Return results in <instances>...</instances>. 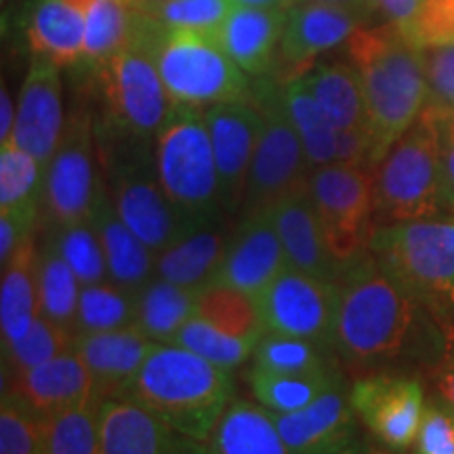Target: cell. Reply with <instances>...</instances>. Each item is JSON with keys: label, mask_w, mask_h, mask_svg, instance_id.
Returning <instances> with one entry per match:
<instances>
[{"label": "cell", "mask_w": 454, "mask_h": 454, "mask_svg": "<svg viewBox=\"0 0 454 454\" xmlns=\"http://www.w3.org/2000/svg\"><path fill=\"white\" fill-rule=\"evenodd\" d=\"M36 236H32L3 268L0 282V339L3 348L24 339L38 317Z\"/></svg>", "instance_id": "83f0119b"}, {"label": "cell", "mask_w": 454, "mask_h": 454, "mask_svg": "<svg viewBox=\"0 0 454 454\" xmlns=\"http://www.w3.org/2000/svg\"><path fill=\"white\" fill-rule=\"evenodd\" d=\"M366 454H397V452L385 450V448H377V446H366Z\"/></svg>", "instance_id": "91938a15"}, {"label": "cell", "mask_w": 454, "mask_h": 454, "mask_svg": "<svg viewBox=\"0 0 454 454\" xmlns=\"http://www.w3.org/2000/svg\"><path fill=\"white\" fill-rule=\"evenodd\" d=\"M431 381L435 383V394H440L454 408V349L446 356L438 371L431 374Z\"/></svg>", "instance_id": "db71d44e"}, {"label": "cell", "mask_w": 454, "mask_h": 454, "mask_svg": "<svg viewBox=\"0 0 454 454\" xmlns=\"http://www.w3.org/2000/svg\"><path fill=\"white\" fill-rule=\"evenodd\" d=\"M144 27L158 74L175 106L208 110L225 101L251 99L253 78L211 34L162 30L147 17Z\"/></svg>", "instance_id": "8992f818"}, {"label": "cell", "mask_w": 454, "mask_h": 454, "mask_svg": "<svg viewBox=\"0 0 454 454\" xmlns=\"http://www.w3.org/2000/svg\"><path fill=\"white\" fill-rule=\"evenodd\" d=\"M308 190L328 253L348 271L371 253L374 223L372 168L331 162L311 168Z\"/></svg>", "instance_id": "7c38bea8"}, {"label": "cell", "mask_w": 454, "mask_h": 454, "mask_svg": "<svg viewBox=\"0 0 454 454\" xmlns=\"http://www.w3.org/2000/svg\"><path fill=\"white\" fill-rule=\"evenodd\" d=\"M334 162L349 167L372 168L371 129H348L337 133V156Z\"/></svg>", "instance_id": "816d5d0a"}, {"label": "cell", "mask_w": 454, "mask_h": 454, "mask_svg": "<svg viewBox=\"0 0 454 454\" xmlns=\"http://www.w3.org/2000/svg\"><path fill=\"white\" fill-rule=\"evenodd\" d=\"M139 24L137 0H89L84 7V55L93 67L127 47Z\"/></svg>", "instance_id": "1f68e13d"}, {"label": "cell", "mask_w": 454, "mask_h": 454, "mask_svg": "<svg viewBox=\"0 0 454 454\" xmlns=\"http://www.w3.org/2000/svg\"><path fill=\"white\" fill-rule=\"evenodd\" d=\"M101 402L67 408L43 421V454H98Z\"/></svg>", "instance_id": "60d3db41"}, {"label": "cell", "mask_w": 454, "mask_h": 454, "mask_svg": "<svg viewBox=\"0 0 454 454\" xmlns=\"http://www.w3.org/2000/svg\"><path fill=\"white\" fill-rule=\"evenodd\" d=\"M349 61L360 74L368 129L372 137V168L427 107L423 49L408 41L394 24L360 27L348 43Z\"/></svg>", "instance_id": "7a4b0ae2"}, {"label": "cell", "mask_w": 454, "mask_h": 454, "mask_svg": "<svg viewBox=\"0 0 454 454\" xmlns=\"http://www.w3.org/2000/svg\"><path fill=\"white\" fill-rule=\"evenodd\" d=\"M90 221L98 227L104 244L107 278L133 293L144 288L156 276V253L141 242L139 236L121 219L107 194V187L99 196Z\"/></svg>", "instance_id": "484cf974"}, {"label": "cell", "mask_w": 454, "mask_h": 454, "mask_svg": "<svg viewBox=\"0 0 454 454\" xmlns=\"http://www.w3.org/2000/svg\"><path fill=\"white\" fill-rule=\"evenodd\" d=\"M234 7V0H158L139 4V11L162 30L215 36Z\"/></svg>", "instance_id": "7bdbcfd3"}, {"label": "cell", "mask_w": 454, "mask_h": 454, "mask_svg": "<svg viewBox=\"0 0 454 454\" xmlns=\"http://www.w3.org/2000/svg\"><path fill=\"white\" fill-rule=\"evenodd\" d=\"M417 47L454 43V0H425L411 24L400 27Z\"/></svg>", "instance_id": "bcb514c9"}, {"label": "cell", "mask_w": 454, "mask_h": 454, "mask_svg": "<svg viewBox=\"0 0 454 454\" xmlns=\"http://www.w3.org/2000/svg\"><path fill=\"white\" fill-rule=\"evenodd\" d=\"M104 190L95 118L89 107L74 106L67 114L59 145L44 167L43 225L55 227L90 219Z\"/></svg>", "instance_id": "8fae6325"}, {"label": "cell", "mask_w": 454, "mask_h": 454, "mask_svg": "<svg viewBox=\"0 0 454 454\" xmlns=\"http://www.w3.org/2000/svg\"><path fill=\"white\" fill-rule=\"evenodd\" d=\"M364 21L366 17L354 9L297 0L286 11L278 66L271 76L280 82L303 76L314 67L317 57L348 44Z\"/></svg>", "instance_id": "9a60e30c"}, {"label": "cell", "mask_w": 454, "mask_h": 454, "mask_svg": "<svg viewBox=\"0 0 454 454\" xmlns=\"http://www.w3.org/2000/svg\"><path fill=\"white\" fill-rule=\"evenodd\" d=\"M44 240L53 244L55 251L70 265L78 280L82 282V286L110 280L104 244H101L98 227L90 219L44 227Z\"/></svg>", "instance_id": "ab89813d"}, {"label": "cell", "mask_w": 454, "mask_h": 454, "mask_svg": "<svg viewBox=\"0 0 454 454\" xmlns=\"http://www.w3.org/2000/svg\"><path fill=\"white\" fill-rule=\"evenodd\" d=\"M284 104H286L288 116L294 130H297L301 144H303L305 156L311 168L325 167L334 162L337 156V133L331 118L317 104L303 78L282 82Z\"/></svg>", "instance_id": "e575fe53"}, {"label": "cell", "mask_w": 454, "mask_h": 454, "mask_svg": "<svg viewBox=\"0 0 454 454\" xmlns=\"http://www.w3.org/2000/svg\"><path fill=\"white\" fill-rule=\"evenodd\" d=\"M154 156L164 194L187 223L200 227L225 217L204 110L173 104L156 133Z\"/></svg>", "instance_id": "5b68a950"}, {"label": "cell", "mask_w": 454, "mask_h": 454, "mask_svg": "<svg viewBox=\"0 0 454 454\" xmlns=\"http://www.w3.org/2000/svg\"><path fill=\"white\" fill-rule=\"evenodd\" d=\"M204 118H207L215 162H217L221 207L227 217H234V215L238 217L263 118L253 99L211 106L204 110Z\"/></svg>", "instance_id": "2e32d148"}, {"label": "cell", "mask_w": 454, "mask_h": 454, "mask_svg": "<svg viewBox=\"0 0 454 454\" xmlns=\"http://www.w3.org/2000/svg\"><path fill=\"white\" fill-rule=\"evenodd\" d=\"M74 339L76 334L70 328L55 325L53 320L38 314L24 339L3 348V379L32 371L57 356L67 354L74 349Z\"/></svg>", "instance_id": "b9f144b4"}, {"label": "cell", "mask_w": 454, "mask_h": 454, "mask_svg": "<svg viewBox=\"0 0 454 454\" xmlns=\"http://www.w3.org/2000/svg\"><path fill=\"white\" fill-rule=\"evenodd\" d=\"M288 268L271 211L238 217L223 261L211 284H225L259 297Z\"/></svg>", "instance_id": "ac0fdd59"}, {"label": "cell", "mask_w": 454, "mask_h": 454, "mask_svg": "<svg viewBox=\"0 0 454 454\" xmlns=\"http://www.w3.org/2000/svg\"><path fill=\"white\" fill-rule=\"evenodd\" d=\"M286 9L236 4L215 34L221 47L251 78L274 74Z\"/></svg>", "instance_id": "cb8c5ba5"}, {"label": "cell", "mask_w": 454, "mask_h": 454, "mask_svg": "<svg viewBox=\"0 0 454 454\" xmlns=\"http://www.w3.org/2000/svg\"><path fill=\"white\" fill-rule=\"evenodd\" d=\"M374 223L394 225L444 213L438 139L425 110L372 168Z\"/></svg>", "instance_id": "ba28073f"}, {"label": "cell", "mask_w": 454, "mask_h": 454, "mask_svg": "<svg viewBox=\"0 0 454 454\" xmlns=\"http://www.w3.org/2000/svg\"><path fill=\"white\" fill-rule=\"evenodd\" d=\"M314 3L337 4V7L354 9V11H357V13L364 15L366 20L374 13V11H377V4H374V0H314Z\"/></svg>", "instance_id": "9f6ffc18"}, {"label": "cell", "mask_w": 454, "mask_h": 454, "mask_svg": "<svg viewBox=\"0 0 454 454\" xmlns=\"http://www.w3.org/2000/svg\"><path fill=\"white\" fill-rule=\"evenodd\" d=\"M339 357L333 349L322 348L309 339L265 331L254 345L251 368L268 374H316L325 372Z\"/></svg>", "instance_id": "d590c367"}, {"label": "cell", "mask_w": 454, "mask_h": 454, "mask_svg": "<svg viewBox=\"0 0 454 454\" xmlns=\"http://www.w3.org/2000/svg\"><path fill=\"white\" fill-rule=\"evenodd\" d=\"M242 7H263V9H291L297 0H234Z\"/></svg>", "instance_id": "6f0895ef"}, {"label": "cell", "mask_w": 454, "mask_h": 454, "mask_svg": "<svg viewBox=\"0 0 454 454\" xmlns=\"http://www.w3.org/2000/svg\"><path fill=\"white\" fill-rule=\"evenodd\" d=\"M230 234L225 217L187 231L156 254V276L200 293L217 274Z\"/></svg>", "instance_id": "d4e9b609"}, {"label": "cell", "mask_w": 454, "mask_h": 454, "mask_svg": "<svg viewBox=\"0 0 454 454\" xmlns=\"http://www.w3.org/2000/svg\"><path fill=\"white\" fill-rule=\"evenodd\" d=\"M425 0H374L379 13L385 15L387 24L404 27L417 17L419 9L423 7Z\"/></svg>", "instance_id": "f5cc1de1"}, {"label": "cell", "mask_w": 454, "mask_h": 454, "mask_svg": "<svg viewBox=\"0 0 454 454\" xmlns=\"http://www.w3.org/2000/svg\"><path fill=\"white\" fill-rule=\"evenodd\" d=\"M38 314L55 325L70 328L76 334L78 303H81L82 282L74 274L55 247L43 238L36 257Z\"/></svg>", "instance_id": "836d02e7"}, {"label": "cell", "mask_w": 454, "mask_h": 454, "mask_svg": "<svg viewBox=\"0 0 454 454\" xmlns=\"http://www.w3.org/2000/svg\"><path fill=\"white\" fill-rule=\"evenodd\" d=\"M345 374L348 372L340 366V362L325 372L297 374V377H293V374H268L248 368L247 383L253 400L259 406H263L270 412L286 414L311 404Z\"/></svg>", "instance_id": "d6a6232c"}, {"label": "cell", "mask_w": 454, "mask_h": 454, "mask_svg": "<svg viewBox=\"0 0 454 454\" xmlns=\"http://www.w3.org/2000/svg\"><path fill=\"white\" fill-rule=\"evenodd\" d=\"M427 106L454 110V43L423 49Z\"/></svg>", "instance_id": "c3c4849f"}, {"label": "cell", "mask_w": 454, "mask_h": 454, "mask_svg": "<svg viewBox=\"0 0 454 454\" xmlns=\"http://www.w3.org/2000/svg\"><path fill=\"white\" fill-rule=\"evenodd\" d=\"M173 345L194 351L196 356L223 368V371H236L244 362L251 360L257 340L231 337V334L208 325L202 317L194 316L175 334Z\"/></svg>", "instance_id": "ee69618b"}, {"label": "cell", "mask_w": 454, "mask_h": 454, "mask_svg": "<svg viewBox=\"0 0 454 454\" xmlns=\"http://www.w3.org/2000/svg\"><path fill=\"white\" fill-rule=\"evenodd\" d=\"M431 122L438 139L440 179H442V208L454 215V110L427 106Z\"/></svg>", "instance_id": "681fc988"}, {"label": "cell", "mask_w": 454, "mask_h": 454, "mask_svg": "<svg viewBox=\"0 0 454 454\" xmlns=\"http://www.w3.org/2000/svg\"><path fill=\"white\" fill-rule=\"evenodd\" d=\"M137 317V293L104 280L82 286L76 316V334L118 331L135 326Z\"/></svg>", "instance_id": "f35d334b"}, {"label": "cell", "mask_w": 454, "mask_h": 454, "mask_svg": "<svg viewBox=\"0 0 454 454\" xmlns=\"http://www.w3.org/2000/svg\"><path fill=\"white\" fill-rule=\"evenodd\" d=\"M337 130L368 129L360 74L345 61H322L301 76Z\"/></svg>", "instance_id": "f546056e"}, {"label": "cell", "mask_w": 454, "mask_h": 454, "mask_svg": "<svg viewBox=\"0 0 454 454\" xmlns=\"http://www.w3.org/2000/svg\"><path fill=\"white\" fill-rule=\"evenodd\" d=\"M337 454H366V446L356 444V446H351V448H345V450H340Z\"/></svg>", "instance_id": "680465c9"}, {"label": "cell", "mask_w": 454, "mask_h": 454, "mask_svg": "<svg viewBox=\"0 0 454 454\" xmlns=\"http://www.w3.org/2000/svg\"><path fill=\"white\" fill-rule=\"evenodd\" d=\"M17 121V110L13 99H11L7 87L0 89V145H9L13 137V129Z\"/></svg>", "instance_id": "11a10c76"}, {"label": "cell", "mask_w": 454, "mask_h": 454, "mask_svg": "<svg viewBox=\"0 0 454 454\" xmlns=\"http://www.w3.org/2000/svg\"><path fill=\"white\" fill-rule=\"evenodd\" d=\"M0 454H43V419L9 397L0 402Z\"/></svg>", "instance_id": "f6af8a7d"}, {"label": "cell", "mask_w": 454, "mask_h": 454, "mask_svg": "<svg viewBox=\"0 0 454 454\" xmlns=\"http://www.w3.org/2000/svg\"><path fill=\"white\" fill-rule=\"evenodd\" d=\"M59 67L44 57H32L20 90L17 121L11 144L47 167L66 129Z\"/></svg>", "instance_id": "d6986e66"}, {"label": "cell", "mask_w": 454, "mask_h": 454, "mask_svg": "<svg viewBox=\"0 0 454 454\" xmlns=\"http://www.w3.org/2000/svg\"><path fill=\"white\" fill-rule=\"evenodd\" d=\"M421 377L366 374L351 383V406L360 423L385 450L406 452L414 446L425 411Z\"/></svg>", "instance_id": "5bb4252c"}, {"label": "cell", "mask_w": 454, "mask_h": 454, "mask_svg": "<svg viewBox=\"0 0 454 454\" xmlns=\"http://www.w3.org/2000/svg\"><path fill=\"white\" fill-rule=\"evenodd\" d=\"M147 3H158V0H137V4H147Z\"/></svg>", "instance_id": "94428289"}, {"label": "cell", "mask_w": 454, "mask_h": 454, "mask_svg": "<svg viewBox=\"0 0 454 454\" xmlns=\"http://www.w3.org/2000/svg\"><path fill=\"white\" fill-rule=\"evenodd\" d=\"M95 139L114 208L141 242L158 254L187 231L196 230L175 211L164 194L156 170V139L133 137L98 122Z\"/></svg>", "instance_id": "277c9868"}, {"label": "cell", "mask_w": 454, "mask_h": 454, "mask_svg": "<svg viewBox=\"0 0 454 454\" xmlns=\"http://www.w3.org/2000/svg\"><path fill=\"white\" fill-rule=\"evenodd\" d=\"M271 217H274L288 268L322 278V280L340 282L345 270L328 253L308 187L278 202L271 208Z\"/></svg>", "instance_id": "603a6c76"}, {"label": "cell", "mask_w": 454, "mask_h": 454, "mask_svg": "<svg viewBox=\"0 0 454 454\" xmlns=\"http://www.w3.org/2000/svg\"><path fill=\"white\" fill-rule=\"evenodd\" d=\"M26 34L32 55L57 67L76 66L84 55V11L72 0H38Z\"/></svg>", "instance_id": "4316f807"}, {"label": "cell", "mask_w": 454, "mask_h": 454, "mask_svg": "<svg viewBox=\"0 0 454 454\" xmlns=\"http://www.w3.org/2000/svg\"><path fill=\"white\" fill-rule=\"evenodd\" d=\"M154 345L137 326L76 334L74 339V351L89 368L99 402L127 394Z\"/></svg>", "instance_id": "7402d4cb"}, {"label": "cell", "mask_w": 454, "mask_h": 454, "mask_svg": "<svg viewBox=\"0 0 454 454\" xmlns=\"http://www.w3.org/2000/svg\"><path fill=\"white\" fill-rule=\"evenodd\" d=\"M95 70L101 93V112L95 122L133 137L156 139L173 101L152 57L141 13L127 47Z\"/></svg>", "instance_id": "30bf717a"}, {"label": "cell", "mask_w": 454, "mask_h": 454, "mask_svg": "<svg viewBox=\"0 0 454 454\" xmlns=\"http://www.w3.org/2000/svg\"><path fill=\"white\" fill-rule=\"evenodd\" d=\"M122 397L144 406L170 427L200 442L234 402L231 371L211 364L194 351L173 343H156Z\"/></svg>", "instance_id": "3957f363"}, {"label": "cell", "mask_w": 454, "mask_h": 454, "mask_svg": "<svg viewBox=\"0 0 454 454\" xmlns=\"http://www.w3.org/2000/svg\"><path fill=\"white\" fill-rule=\"evenodd\" d=\"M44 167L9 144L0 147V213L41 217Z\"/></svg>", "instance_id": "74e56055"}, {"label": "cell", "mask_w": 454, "mask_h": 454, "mask_svg": "<svg viewBox=\"0 0 454 454\" xmlns=\"http://www.w3.org/2000/svg\"><path fill=\"white\" fill-rule=\"evenodd\" d=\"M251 99L259 107L263 127L238 217L271 211L286 196L308 187L311 173L303 144L284 104L282 82L271 74L253 78Z\"/></svg>", "instance_id": "9c48e42d"}, {"label": "cell", "mask_w": 454, "mask_h": 454, "mask_svg": "<svg viewBox=\"0 0 454 454\" xmlns=\"http://www.w3.org/2000/svg\"><path fill=\"white\" fill-rule=\"evenodd\" d=\"M334 354L349 379L429 377L454 349V320L440 316L371 253L340 278Z\"/></svg>", "instance_id": "6da1fadb"}, {"label": "cell", "mask_w": 454, "mask_h": 454, "mask_svg": "<svg viewBox=\"0 0 454 454\" xmlns=\"http://www.w3.org/2000/svg\"><path fill=\"white\" fill-rule=\"evenodd\" d=\"M41 217L17 213H0V265H7L24 244L36 236Z\"/></svg>", "instance_id": "f907efd6"}, {"label": "cell", "mask_w": 454, "mask_h": 454, "mask_svg": "<svg viewBox=\"0 0 454 454\" xmlns=\"http://www.w3.org/2000/svg\"><path fill=\"white\" fill-rule=\"evenodd\" d=\"M198 314V293L154 276L137 291L135 326L154 343H173L175 334Z\"/></svg>", "instance_id": "4dcf8cb0"}, {"label": "cell", "mask_w": 454, "mask_h": 454, "mask_svg": "<svg viewBox=\"0 0 454 454\" xmlns=\"http://www.w3.org/2000/svg\"><path fill=\"white\" fill-rule=\"evenodd\" d=\"M270 414L291 454H337L360 444L349 374L301 411Z\"/></svg>", "instance_id": "e0dca14e"}, {"label": "cell", "mask_w": 454, "mask_h": 454, "mask_svg": "<svg viewBox=\"0 0 454 454\" xmlns=\"http://www.w3.org/2000/svg\"><path fill=\"white\" fill-rule=\"evenodd\" d=\"M3 397H9L43 421L67 408L99 402L89 368L74 349L32 371L3 379Z\"/></svg>", "instance_id": "44dd1931"}, {"label": "cell", "mask_w": 454, "mask_h": 454, "mask_svg": "<svg viewBox=\"0 0 454 454\" xmlns=\"http://www.w3.org/2000/svg\"><path fill=\"white\" fill-rule=\"evenodd\" d=\"M257 301L265 331L309 339L334 351L340 309L339 282L286 268Z\"/></svg>", "instance_id": "4fadbf2b"}, {"label": "cell", "mask_w": 454, "mask_h": 454, "mask_svg": "<svg viewBox=\"0 0 454 454\" xmlns=\"http://www.w3.org/2000/svg\"><path fill=\"white\" fill-rule=\"evenodd\" d=\"M417 454H454V408L440 394L425 402V411L414 440Z\"/></svg>", "instance_id": "7dc6e473"}, {"label": "cell", "mask_w": 454, "mask_h": 454, "mask_svg": "<svg viewBox=\"0 0 454 454\" xmlns=\"http://www.w3.org/2000/svg\"><path fill=\"white\" fill-rule=\"evenodd\" d=\"M371 254L429 308L454 320V215L377 225Z\"/></svg>", "instance_id": "52a82bcc"}, {"label": "cell", "mask_w": 454, "mask_h": 454, "mask_svg": "<svg viewBox=\"0 0 454 454\" xmlns=\"http://www.w3.org/2000/svg\"><path fill=\"white\" fill-rule=\"evenodd\" d=\"M196 316L238 339L259 340L265 333L257 297L225 284H208L198 293Z\"/></svg>", "instance_id": "8d00e7d4"}, {"label": "cell", "mask_w": 454, "mask_h": 454, "mask_svg": "<svg viewBox=\"0 0 454 454\" xmlns=\"http://www.w3.org/2000/svg\"><path fill=\"white\" fill-rule=\"evenodd\" d=\"M207 454H291V450L263 406L234 397L207 442Z\"/></svg>", "instance_id": "f1b7e54d"}, {"label": "cell", "mask_w": 454, "mask_h": 454, "mask_svg": "<svg viewBox=\"0 0 454 454\" xmlns=\"http://www.w3.org/2000/svg\"><path fill=\"white\" fill-rule=\"evenodd\" d=\"M98 454H207V442L181 434L127 397L99 406Z\"/></svg>", "instance_id": "ffe728a7"}]
</instances>
